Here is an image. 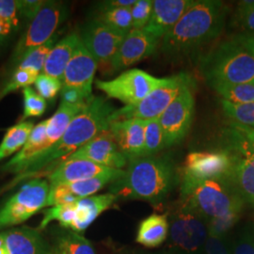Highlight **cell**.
Instances as JSON below:
<instances>
[{
    "label": "cell",
    "instance_id": "17",
    "mask_svg": "<svg viewBox=\"0 0 254 254\" xmlns=\"http://www.w3.org/2000/svg\"><path fill=\"white\" fill-rule=\"evenodd\" d=\"M157 41L144 28H133L125 37L118 51L106 69L111 72H117L142 61L154 53Z\"/></svg>",
    "mask_w": 254,
    "mask_h": 254
},
{
    "label": "cell",
    "instance_id": "9",
    "mask_svg": "<svg viewBox=\"0 0 254 254\" xmlns=\"http://www.w3.org/2000/svg\"><path fill=\"white\" fill-rule=\"evenodd\" d=\"M67 14L68 9L64 3L46 1L36 17L31 20L27 31L20 38L13 54L15 62L19 63L28 51L51 40Z\"/></svg>",
    "mask_w": 254,
    "mask_h": 254
},
{
    "label": "cell",
    "instance_id": "44",
    "mask_svg": "<svg viewBox=\"0 0 254 254\" xmlns=\"http://www.w3.org/2000/svg\"><path fill=\"white\" fill-rule=\"evenodd\" d=\"M233 254H254V238L245 234L240 236L234 245Z\"/></svg>",
    "mask_w": 254,
    "mask_h": 254
},
{
    "label": "cell",
    "instance_id": "15",
    "mask_svg": "<svg viewBox=\"0 0 254 254\" xmlns=\"http://www.w3.org/2000/svg\"><path fill=\"white\" fill-rule=\"evenodd\" d=\"M79 36L98 66L106 69L127 35L93 19L85 25Z\"/></svg>",
    "mask_w": 254,
    "mask_h": 254
},
{
    "label": "cell",
    "instance_id": "33",
    "mask_svg": "<svg viewBox=\"0 0 254 254\" xmlns=\"http://www.w3.org/2000/svg\"><path fill=\"white\" fill-rule=\"evenodd\" d=\"M220 102L224 113L234 123L254 129V103L236 104L222 99Z\"/></svg>",
    "mask_w": 254,
    "mask_h": 254
},
{
    "label": "cell",
    "instance_id": "23",
    "mask_svg": "<svg viewBox=\"0 0 254 254\" xmlns=\"http://www.w3.org/2000/svg\"><path fill=\"white\" fill-rule=\"evenodd\" d=\"M9 254H48L50 251L38 230L21 227L2 233Z\"/></svg>",
    "mask_w": 254,
    "mask_h": 254
},
{
    "label": "cell",
    "instance_id": "31",
    "mask_svg": "<svg viewBox=\"0 0 254 254\" xmlns=\"http://www.w3.org/2000/svg\"><path fill=\"white\" fill-rule=\"evenodd\" d=\"M56 250L60 254H97L91 242L75 232L62 236Z\"/></svg>",
    "mask_w": 254,
    "mask_h": 254
},
{
    "label": "cell",
    "instance_id": "25",
    "mask_svg": "<svg viewBox=\"0 0 254 254\" xmlns=\"http://www.w3.org/2000/svg\"><path fill=\"white\" fill-rule=\"evenodd\" d=\"M79 43L80 36L74 32L59 41L46 59L43 73L62 80L64 71Z\"/></svg>",
    "mask_w": 254,
    "mask_h": 254
},
{
    "label": "cell",
    "instance_id": "28",
    "mask_svg": "<svg viewBox=\"0 0 254 254\" xmlns=\"http://www.w3.org/2000/svg\"><path fill=\"white\" fill-rule=\"evenodd\" d=\"M58 35L56 34L51 40L43 46L31 49L25 55L20 61L16 68L19 69H27L31 71H35L37 73H41L44 71V67L46 64V59L52 48L57 44Z\"/></svg>",
    "mask_w": 254,
    "mask_h": 254
},
{
    "label": "cell",
    "instance_id": "46",
    "mask_svg": "<svg viewBox=\"0 0 254 254\" xmlns=\"http://www.w3.org/2000/svg\"><path fill=\"white\" fill-rule=\"evenodd\" d=\"M231 125L254 148V129L251 128V127H245V126L236 124V123H232Z\"/></svg>",
    "mask_w": 254,
    "mask_h": 254
},
{
    "label": "cell",
    "instance_id": "6",
    "mask_svg": "<svg viewBox=\"0 0 254 254\" xmlns=\"http://www.w3.org/2000/svg\"><path fill=\"white\" fill-rule=\"evenodd\" d=\"M190 86L191 78L188 73H178L163 78L162 83L143 100L132 106L116 109L111 116V122L131 119L143 121L159 119L182 91Z\"/></svg>",
    "mask_w": 254,
    "mask_h": 254
},
{
    "label": "cell",
    "instance_id": "11",
    "mask_svg": "<svg viewBox=\"0 0 254 254\" xmlns=\"http://www.w3.org/2000/svg\"><path fill=\"white\" fill-rule=\"evenodd\" d=\"M162 81L163 78L154 77L142 70L131 69L112 80H96L95 85L109 98L121 101L126 106H132L143 100Z\"/></svg>",
    "mask_w": 254,
    "mask_h": 254
},
{
    "label": "cell",
    "instance_id": "8",
    "mask_svg": "<svg viewBox=\"0 0 254 254\" xmlns=\"http://www.w3.org/2000/svg\"><path fill=\"white\" fill-rule=\"evenodd\" d=\"M227 151L232 158L228 181L244 201L254 204V148L231 126Z\"/></svg>",
    "mask_w": 254,
    "mask_h": 254
},
{
    "label": "cell",
    "instance_id": "14",
    "mask_svg": "<svg viewBox=\"0 0 254 254\" xmlns=\"http://www.w3.org/2000/svg\"><path fill=\"white\" fill-rule=\"evenodd\" d=\"M195 100L190 87H188L164 111L158 121L162 127L167 147L180 142L190 129Z\"/></svg>",
    "mask_w": 254,
    "mask_h": 254
},
{
    "label": "cell",
    "instance_id": "47",
    "mask_svg": "<svg viewBox=\"0 0 254 254\" xmlns=\"http://www.w3.org/2000/svg\"><path fill=\"white\" fill-rule=\"evenodd\" d=\"M236 39L243 45L245 46L254 56V35H240L236 37Z\"/></svg>",
    "mask_w": 254,
    "mask_h": 254
},
{
    "label": "cell",
    "instance_id": "42",
    "mask_svg": "<svg viewBox=\"0 0 254 254\" xmlns=\"http://www.w3.org/2000/svg\"><path fill=\"white\" fill-rule=\"evenodd\" d=\"M46 2L44 0H17L18 11L27 19L33 20Z\"/></svg>",
    "mask_w": 254,
    "mask_h": 254
},
{
    "label": "cell",
    "instance_id": "39",
    "mask_svg": "<svg viewBox=\"0 0 254 254\" xmlns=\"http://www.w3.org/2000/svg\"><path fill=\"white\" fill-rule=\"evenodd\" d=\"M154 8L152 0H136L135 5L131 8L132 26L135 29H143L149 23Z\"/></svg>",
    "mask_w": 254,
    "mask_h": 254
},
{
    "label": "cell",
    "instance_id": "30",
    "mask_svg": "<svg viewBox=\"0 0 254 254\" xmlns=\"http://www.w3.org/2000/svg\"><path fill=\"white\" fill-rule=\"evenodd\" d=\"M222 100L236 104L254 103V82L236 85H218L213 87Z\"/></svg>",
    "mask_w": 254,
    "mask_h": 254
},
{
    "label": "cell",
    "instance_id": "49",
    "mask_svg": "<svg viewBox=\"0 0 254 254\" xmlns=\"http://www.w3.org/2000/svg\"><path fill=\"white\" fill-rule=\"evenodd\" d=\"M0 254H9V251H8V248L6 245V242L4 240L2 233L0 234Z\"/></svg>",
    "mask_w": 254,
    "mask_h": 254
},
{
    "label": "cell",
    "instance_id": "19",
    "mask_svg": "<svg viewBox=\"0 0 254 254\" xmlns=\"http://www.w3.org/2000/svg\"><path fill=\"white\" fill-rule=\"evenodd\" d=\"M109 130L129 161L144 156L145 121L131 119L111 122Z\"/></svg>",
    "mask_w": 254,
    "mask_h": 254
},
{
    "label": "cell",
    "instance_id": "27",
    "mask_svg": "<svg viewBox=\"0 0 254 254\" xmlns=\"http://www.w3.org/2000/svg\"><path fill=\"white\" fill-rule=\"evenodd\" d=\"M34 127L32 122H21L8 129L0 143V162L11 154L18 153L26 144Z\"/></svg>",
    "mask_w": 254,
    "mask_h": 254
},
{
    "label": "cell",
    "instance_id": "40",
    "mask_svg": "<svg viewBox=\"0 0 254 254\" xmlns=\"http://www.w3.org/2000/svg\"><path fill=\"white\" fill-rule=\"evenodd\" d=\"M240 216H228L225 218H213L209 219L207 222L208 235L221 237L224 236L228 231L233 227Z\"/></svg>",
    "mask_w": 254,
    "mask_h": 254
},
{
    "label": "cell",
    "instance_id": "43",
    "mask_svg": "<svg viewBox=\"0 0 254 254\" xmlns=\"http://www.w3.org/2000/svg\"><path fill=\"white\" fill-rule=\"evenodd\" d=\"M204 248L206 254H231L228 246L222 238L218 236L208 235L204 243Z\"/></svg>",
    "mask_w": 254,
    "mask_h": 254
},
{
    "label": "cell",
    "instance_id": "4",
    "mask_svg": "<svg viewBox=\"0 0 254 254\" xmlns=\"http://www.w3.org/2000/svg\"><path fill=\"white\" fill-rule=\"evenodd\" d=\"M200 72L211 88L254 82V56L235 38L210 51L200 64Z\"/></svg>",
    "mask_w": 254,
    "mask_h": 254
},
{
    "label": "cell",
    "instance_id": "16",
    "mask_svg": "<svg viewBox=\"0 0 254 254\" xmlns=\"http://www.w3.org/2000/svg\"><path fill=\"white\" fill-rule=\"evenodd\" d=\"M67 159H84L116 170H122L128 161L109 130L93 137Z\"/></svg>",
    "mask_w": 254,
    "mask_h": 254
},
{
    "label": "cell",
    "instance_id": "35",
    "mask_svg": "<svg viewBox=\"0 0 254 254\" xmlns=\"http://www.w3.org/2000/svg\"><path fill=\"white\" fill-rule=\"evenodd\" d=\"M41 73H37L35 71L16 68L12 73L9 81L3 88V90L0 91V100L12 91L30 87L32 84L35 83L37 77Z\"/></svg>",
    "mask_w": 254,
    "mask_h": 254
},
{
    "label": "cell",
    "instance_id": "21",
    "mask_svg": "<svg viewBox=\"0 0 254 254\" xmlns=\"http://www.w3.org/2000/svg\"><path fill=\"white\" fill-rule=\"evenodd\" d=\"M116 171V169L107 168L84 159H66L59 164L54 171L48 175V182L50 187H53L88 180L110 174Z\"/></svg>",
    "mask_w": 254,
    "mask_h": 254
},
{
    "label": "cell",
    "instance_id": "22",
    "mask_svg": "<svg viewBox=\"0 0 254 254\" xmlns=\"http://www.w3.org/2000/svg\"><path fill=\"white\" fill-rule=\"evenodd\" d=\"M46 127L47 120L39 123L33 127L26 144L8 163L2 167L3 172L21 174L27 164L46 151Z\"/></svg>",
    "mask_w": 254,
    "mask_h": 254
},
{
    "label": "cell",
    "instance_id": "5",
    "mask_svg": "<svg viewBox=\"0 0 254 254\" xmlns=\"http://www.w3.org/2000/svg\"><path fill=\"white\" fill-rule=\"evenodd\" d=\"M182 200L206 221L240 216L244 200L228 180L201 182L182 191Z\"/></svg>",
    "mask_w": 254,
    "mask_h": 254
},
{
    "label": "cell",
    "instance_id": "13",
    "mask_svg": "<svg viewBox=\"0 0 254 254\" xmlns=\"http://www.w3.org/2000/svg\"><path fill=\"white\" fill-rule=\"evenodd\" d=\"M97 67L96 61L80 40L64 71L62 92H73L84 102L90 100L92 97V83Z\"/></svg>",
    "mask_w": 254,
    "mask_h": 254
},
{
    "label": "cell",
    "instance_id": "32",
    "mask_svg": "<svg viewBox=\"0 0 254 254\" xmlns=\"http://www.w3.org/2000/svg\"><path fill=\"white\" fill-rule=\"evenodd\" d=\"M76 218V210L73 203L56 205L47 209L45 212V217L41 222L40 229L46 227L52 220H58L64 227L69 228L73 231Z\"/></svg>",
    "mask_w": 254,
    "mask_h": 254
},
{
    "label": "cell",
    "instance_id": "24",
    "mask_svg": "<svg viewBox=\"0 0 254 254\" xmlns=\"http://www.w3.org/2000/svg\"><path fill=\"white\" fill-rule=\"evenodd\" d=\"M118 200L113 193L91 196L74 202L76 218L73 231L75 233L84 232L101 214Z\"/></svg>",
    "mask_w": 254,
    "mask_h": 254
},
{
    "label": "cell",
    "instance_id": "48",
    "mask_svg": "<svg viewBox=\"0 0 254 254\" xmlns=\"http://www.w3.org/2000/svg\"><path fill=\"white\" fill-rule=\"evenodd\" d=\"M13 27L9 24V22L0 18V39L8 36L11 32Z\"/></svg>",
    "mask_w": 254,
    "mask_h": 254
},
{
    "label": "cell",
    "instance_id": "26",
    "mask_svg": "<svg viewBox=\"0 0 254 254\" xmlns=\"http://www.w3.org/2000/svg\"><path fill=\"white\" fill-rule=\"evenodd\" d=\"M169 221L166 215L153 214L143 219L137 230L136 242L146 248H156L167 239Z\"/></svg>",
    "mask_w": 254,
    "mask_h": 254
},
{
    "label": "cell",
    "instance_id": "29",
    "mask_svg": "<svg viewBox=\"0 0 254 254\" xmlns=\"http://www.w3.org/2000/svg\"><path fill=\"white\" fill-rule=\"evenodd\" d=\"M95 19L126 35L133 29L131 8L102 9L98 17Z\"/></svg>",
    "mask_w": 254,
    "mask_h": 254
},
{
    "label": "cell",
    "instance_id": "1",
    "mask_svg": "<svg viewBox=\"0 0 254 254\" xmlns=\"http://www.w3.org/2000/svg\"><path fill=\"white\" fill-rule=\"evenodd\" d=\"M116 109L102 96H92L69 125L63 137L45 153L27 164L22 176L34 175L42 169L65 161L69 156L102 132L109 130Z\"/></svg>",
    "mask_w": 254,
    "mask_h": 254
},
{
    "label": "cell",
    "instance_id": "18",
    "mask_svg": "<svg viewBox=\"0 0 254 254\" xmlns=\"http://www.w3.org/2000/svg\"><path fill=\"white\" fill-rule=\"evenodd\" d=\"M124 174L125 171L117 170L110 174L102 175L88 180L50 187L47 206L52 207L56 205L69 204L84 198L91 197L109 183L117 181Z\"/></svg>",
    "mask_w": 254,
    "mask_h": 254
},
{
    "label": "cell",
    "instance_id": "20",
    "mask_svg": "<svg viewBox=\"0 0 254 254\" xmlns=\"http://www.w3.org/2000/svg\"><path fill=\"white\" fill-rule=\"evenodd\" d=\"M193 3V0H154L153 13L144 27L155 39L168 34L184 13Z\"/></svg>",
    "mask_w": 254,
    "mask_h": 254
},
{
    "label": "cell",
    "instance_id": "2",
    "mask_svg": "<svg viewBox=\"0 0 254 254\" xmlns=\"http://www.w3.org/2000/svg\"><path fill=\"white\" fill-rule=\"evenodd\" d=\"M227 10L222 1L193 0L178 23L163 37L162 51L177 57L214 41L224 28Z\"/></svg>",
    "mask_w": 254,
    "mask_h": 254
},
{
    "label": "cell",
    "instance_id": "41",
    "mask_svg": "<svg viewBox=\"0 0 254 254\" xmlns=\"http://www.w3.org/2000/svg\"><path fill=\"white\" fill-rule=\"evenodd\" d=\"M17 0H0V18L9 22L13 27L18 25Z\"/></svg>",
    "mask_w": 254,
    "mask_h": 254
},
{
    "label": "cell",
    "instance_id": "12",
    "mask_svg": "<svg viewBox=\"0 0 254 254\" xmlns=\"http://www.w3.org/2000/svg\"><path fill=\"white\" fill-rule=\"evenodd\" d=\"M171 238L173 245L186 252H196L208 237L206 220L182 200L171 217Z\"/></svg>",
    "mask_w": 254,
    "mask_h": 254
},
{
    "label": "cell",
    "instance_id": "45",
    "mask_svg": "<svg viewBox=\"0 0 254 254\" xmlns=\"http://www.w3.org/2000/svg\"><path fill=\"white\" fill-rule=\"evenodd\" d=\"M136 0H109L102 2L103 9H118V8H132Z\"/></svg>",
    "mask_w": 254,
    "mask_h": 254
},
{
    "label": "cell",
    "instance_id": "10",
    "mask_svg": "<svg viewBox=\"0 0 254 254\" xmlns=\"http://www.w3.org/2000/svg\"><path fill=\"white\" fill-rule=\"evenodd\" d=\"M231 170L232 158L227 150L190 153L184 165L181 190L201 182L228 180Z\"/></svg>",
    "mask_w": 254,
    "mask_h": 254
},
{
    "label": "cell",
    "instance_id": "36",
    "mask_svg": "<svg viewBox=\"0 0 254 254\" xmlns=\"http://www.w3.org/2000/svg\"><path fill=\"white\" fill-rule=\"evenodd\" d=\"M24 95V113L22 121L32 117H41L46 110V99H44L38 92L34 91L31 87H27L23 89Z\"/></svg>",
    "mask_w": 254,
    "mask_h": 254
},
{
    "label": "cell",
    "instance_id": "3",
    "mask_svg": "<svg viewBox=\"0 0 254 254\" xmlns=\"http://www.w3.org/2000/svg\"><path fill=\"white\" fill-rule=\"evenodd\" d=\"M175 181L173 164L168 157L148 155L129 161L125 174L112 183L117 197L156 203L172 190Z\"/></svg>",
    "mask_w": 254,
    "mask_h": 254
},
{
    "label": "cell",
    "instance_id": "50",
    "mask_svg": "<svg viewBox=\"0 0 254 254\" xmlns=\"http://www.w3.org/2000/svg\"><path fill=\"white\" fill-rule=\"evenodd\" d=\"M59 254V252H58V251H57V250H56V249H54V250H53V251H51V252H50V253H49V254Z\"/></svg>",
    "mask_w": 254,
    "mask_h": 254
},
{
    "label": "cell",
    "instance_id": "34",
    "mask_svg": "<svg viewBox=\"0 0 254 254\" xmlns=\"http://www.w3.org/2000/svg\"><path fill=\"white\" fill-rule=\"evenodd\" d=\"M166 145L162 127L158 119L145 121V152L144 156L154 155Z\"/></svg>",
    "mask_w": 254,
    "mask_h": 254
},
{
    "label": "cell",
    "instance_id": "38",
    "mask_svg": "<svg viewBox=\"0 0 254 254\" xmlns=\"http://www.w3.org/2000/svg\"><path fill=\"white\" fill-rule=\"evenodd\" d=\"M236 27L249 35H254V1H242L238 4L235 15Z\"/></svg>",
    "mask_w": 254,
    "mask_h": 254
},
{
    "label": "cell",
    "instance_id": "37",
    "mask_svg": "<svg viewBox=\"0 0 254 254\" xmlns=\"http://www.w3.org/2000/svg\"><path fill=\"white\" fill-rule=\"evenodd\" d=\"M34 86L38 94L46 100H53L63 90V82L61 79L46 73H41L37 77Z\"/></svg>",
    "mask_w": 254,
    "mask_h": 254
},
{
    "label": "cell",
    "instance_id": "7",
    "mask_svg": "<svg viewBox=\"0 0 254 254\" xmlns=\"http://www.w3.org/2000/svg\"><path fill=\"white\" fill-rule=\"evenodd\" d=\"M50 184L37 178L25 184L0 208V229L25 222L47 206Z\"/></svg>",
    "mask_w": 254,
    "mask_h": 254
}]
</instances>
